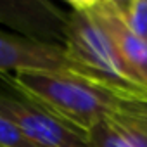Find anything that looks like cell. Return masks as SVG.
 <instances>
[{
	"mask_svg": "<svg viewBox=\"0 0 147 147\" xmlns=\"http://www.w3.org/2000/svg\"><path fill=\"white\" fill-rule=\"evenodd\" d=\"M0 76L85 133L128 97L73 71H24Z\"/></svg>",
	"mask_w": 147,
	"mask_h": 147,
	"instance_id": "obj_1",
	"label": "cell"
},
{
	"mask_svg": "<svg viewBox=\"0 0 147 147\" xmlns=\"http://www.w3.org/2000/svg\"><path fill=\"white\" fill-rule=\"evenodd\" d=\"M64 50L78 75L128 97H147V88L121 59L113 40L88 11L85 0H71Z\"/></svg>",
	"mask_w": 147,
	"mask_h": 147,
	"instance_id": "obj_2",
	"label": "cell"
},
{
	"mask_svg": "<svg viewBox=\"0 0 147 147\" xmlns=\"http://www.w3.org/2000/svg\"><path fill=\"white\" fill-rule=\"evenodd\" d=\"M0 114L16 123L38 147H94L88 133L19 92L0 76Z\"/></svg>",
	"mask_w": 147,
	"mask_h": 147,
	"instance_id": "obj_3",
	"label": "cell"
},
{
	"mask_svg": "<svg viewBox=\"0 0 147 147\" xmlns=\"http://www.w3.org/2000/svg\"><path fill=\"white\" fill-rule=\"evenodd\" d=\"M0 24L18 36L64 47L67 30V7L49 0H0Z\"/></svg>",
	"mask_w": 147,
	"mask_h": 147,
	"instance_id": "obj_4",
	"label": "cell"
},
{
	"mask_svg": "<svg viewBox=\"0 0 147 147\" xmlns=\"http://www.w3.org/2000/svg\"><path fill=\"white\" fill-rule=\"evenodd\" d=\"M24 71H73L64 47L33 42L18 35L0 33V75Z\"/></svg>",
	"mask_w": 147,
	"mask_h": 147,
	"instance_id": "obj_5",
	"label": "cell"
},
{
	"mask_svg": "<svg viewBox=\"0 0 147 147\" xmlns=\"http://www.w3.org/2000/svg\"><path fill=\"white\" fill-rule=\"evenodd\" d=\"M85 4L113 40L125 64L147 88V42L126 26L113 0H85Z\"/></svg>",
	"mask_w": 147,
	"mask_h": 147,
	"instance_id": "obj_6",
	"label": "cell"
},
{
	"mask_svg": "<svg viewBox=\"0 0 147 147\" xmlns=\"http://www.w3.org/2000/svg\"><path fill=\"white\" fill-rule=\"evenodd\" d=\"M104 119L130 147H147V97L121 99Z\"/></svg>",
	"mask_w": 147,
	"mask_h": 147,
	"instance_id": "obj_7",
	"label": "cell"
},
{
	"mask_svg": "<svg viewBox=\"0 0 147 147\" xmlns=\"http://www.w3.org/2000/svg\"><path fill=\"white\" fill-rule=\"evenodd\" d=\"M126 26L147 42V0H113Z\"/></svg>",
	"mask_w": 147,
	"mask_h": 147,
	"instance_id": "obj_8",
	"label": "cell"
},
{
	"mask_svg": "<svg viewBox=\"0 0 147 147\" xmlns=\"http://www.w3.org/2000/svg\"><path fill=\"white\" fill-rule=\"evenodd\" d=\"M0 147H38L16 123L0 114Z\"/></svg>",
	"mask_w": 147,
	"mask_h": 147,
	"instance_id": "obj_9",
	"label": "cell"
},
{
	"mask_svg": "<svg viewBox=\"0 0 147 147\" xmlns=\"http://www.w3.org/2000/svg\"><path fill=\"white\" fill-rule=\"evenodd\" d=\"M88 140L94 147H130L106 119H100L88 130Z\"/></svg>",
	"mask_w": 147,
	"mask_h": 147,
	"instance_id": "obj_10",
	"label": "cell"
}]
</instances>
